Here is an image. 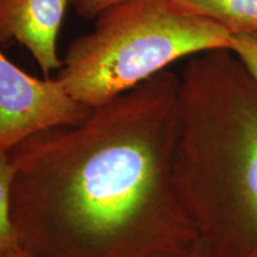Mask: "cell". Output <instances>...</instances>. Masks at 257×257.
Here are the masks:
<instances>
[{
	"instance_id": "277c9868",
	"label": "cell",
	"mask_w": 257,
	"mask_h": 257,
	"mask_svg": "<svg viewBox=\"0 0 257 257\" xmlns=\"http://www.w3.org/2000/svg\"><path fill=\"white\" fill-rule=\"evenodd\" d=\"M92 111L56 78L38 79L25 73L0 49V152L9 153L46 128L81 124Z\"/></svg>"
},
{
	"instance_id": "ba28073f",
	"label": "cell",
	"mask_w": 257,
	"mask_h": 257,
	"mask_svg": "<svg viewBox=\"0 0 257 257\" xmlns=\"http://www.w3.org/2000/svg\"><path fill=\"white\" fill-rule=\"evenodd\" d=\"M229 49L238 57L257 83V32L231 35Z\"/></svg>"
},
{
	"instance_id": "3957f363",
	"label": "cell",
	"mask_w": 257,
	"mask_h": 257,
	"mask_svg": "<svg viewBox=\"0 0 257 257\" xmlns=\"http://www.w3.org/2000/svg\"><path fill=\"white\" fill-rule=\"evenodd\" d=\"M95 19L91 32L70 43L55 76L74 99L93 108L175 61L230 47L224 28L186 14L172 0H123Z\"/></svg>"
},
{
	"instance_id": "6da1fadb",
	"label": "cell",
	"mask_w": 257,
	"mask_h": 257,
	"mask_svg": "<svg viewBox=\"0 0 257 257\" xmlns=\"http://www.w3.org/2000/svg\"><path fill=\"white\" fill-rule=\"evenodd\" d=\"M180 78L165 69L9 152L11 217L34 257H186L199 240L174 182Z\"/></svg>"
},
{
	"instance_id": "30bf717a",
	"label": "cell",
	"mask_w": 257,
	"mask_h": 257,
	"mask_svg": "<svg viewBox=\"0 0 257 257\" xmlns=\"http://www.w3.org/2000/svg\"><path fill=\"white\" fill-rule=\"evenodd\" d=\"M186 257H214V256L212 255L207 246L205 245L200 239H199Z\"/></svg>"
},
{
	"instance_id": "8fae6325",
	"label": "cell",
	"mask_w": 257,
	"mask_h": 257,
	"mask_svg": "<svg viewBox=\"0 0 257 257\" xmlns=\"http://www.w3.org/2000/svg\"><path fill=\"white\" fill-rule=\"evenodd\" d=\"M0 257H34V256L30 255V253H29L27 250H24L21 246V248L12 250V251L5 253V255H3Z\"/></svg>"
},
{
	"instance_id": "5b68a950",
	"label": "cell",
	"mask_w": 257,
	"mask_h": 257,
	"mask_svg": "<svg viewBox=\"0 0 257 257\" xmlns=\"http://www.w3.org/2000/svg\"><path fill=\"white\" fill-rule=\"evenodd\" d=\"M70 0H0V46L18 42L46 78L59 70L57 37Z\"/></svg>"
},
{
	"instance_id": "7a4b0ae2",
	"label": "cell",
	"mask_w": 257,
	"mask_h": 257,
	"mask_svg": "<svg viewBox=\"0 0 257 257\" xmlns=\"http://www.w3.org/2000/svg\"><path fill=\"white\" fill-rule=\"evenodd\" d=\"M174 182L214 257H257V83L229 48L188 57Z\"/></svg>"
},
{
	"instance_id": "9c48e42d",
	"label": "cell",
	"mask_w": 257,
	"mask_h": 257,
	"mask_svg": "<svg viewBox=\"0 0 257 257\" xmlns=\"http://www.w3.org/2000/svg\"><path fill=\"white\" fill-rule=\"evenodd\" d=\"M123 0H70L76 12L86 19H95L104 10Z\"/></svg>"
},
{
	"instance_id": "52a82bcc",
	"label": "cell",
	"mask_w": 257,
	"mask_h": 257,
	"mask_svg": "<svg viewBox=\"0 0 257 257\" xmlns=\"http://www.w3.org/2000/svg\"><path fill=\"white\" fill-rule=\"evenodd\" d=\"M12 175L9 153L0 152V256L21 248L11 217Z\"/></svg>"
},
{
	"instance_id": "8992f818",
	"label": "cell",
	"mask_w": 257,
	"mask_h": 257,
	"mask_svg": "<svg viewBox=\"0 0 257 257\" xmlns=\"http://www.w3.org/2000/svg\"><path fill=\"white\" fill-rule=\"evenodd\" d=\"M186 14L214 22L230 35L257 32V0H172Z\"/></svg>"
}]
</instances>
